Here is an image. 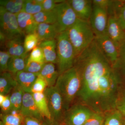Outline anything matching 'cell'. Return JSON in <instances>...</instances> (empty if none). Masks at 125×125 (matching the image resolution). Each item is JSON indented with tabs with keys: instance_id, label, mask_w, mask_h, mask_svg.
Instances as JSON below:
<instances>
[{
	"instance_id": "1",
	"label": "cell",
	"mask_w": 125,
	"mask_h": 125,
	"mask_svg": "<svg viewBox=\"0 0 125 125\" xmlns=\"http://www.w3.org/2000/svg\"><path fill=\"white\" fill-rule=\"evenodd\" d=\"M120 89L113 66H101L83 76L78 102L87 105L95 112L104 114L116 109Z\"/></svg>"
},
{
	"instance_id": "2",
	"label": "cell",
	"mask_w": 125,
	"mask_h": 125,
	"mask_svg": "<svg viewBox=\"0 0 125 125\" xmlns=\"http://www.w3.org/2000/svg\"><path fill=\"white\" fill-rule=\"evenodd\" d=\"M81 85L80 74L75 66L59 75L55 85L62 96L65 112L74 104Z\"/></svg>"
},
{
	"instance_id": "3",
	"label": "cell",
	"mask_w": 125,
	"mask_h": 125,
	"mask_svg": "<svg viewBox=\"0 0 125 125\" xmlns=\"http://www.w3.org/2000/svg\"><path fill=\"white\" fill-rule=\"evenodd\" d=\"M66 31L76 57L88 47L95 39V34L89 21L80 19H78Z\"/></svg>"
},
{
	"instance_id": "4",
	"label": "cell",
	"mask_w": 125,
	"mask_h": 125,
	"mask_svg": "<svg viewBox=\"0 0 125 125\" xmlns=\"http://www.w3.org/2000/svg\"><path fill=\"white\" fill-rule=\"evenodd\" d=\"M57 42V65L59 75L74 66L76 57L73 45L70 42L67 31L58 34Z\"/></svg>"
},
{
	"instance_id": "5",
	"label": "cell",
	"mask_w": 125,
	"mask_h": 125,
	"mask_svg": "<svg viewBox=\"0 0 125 125\" xmlns=\"http://www.w3.org/2000/svg\"><path fill=\"white\" fill-rule=\"evenodd\" d=\"M53 10L56 17L54 25L58 34L67 31L79 19L67 1L57 4Z\"/></svg>"
},
{
	"instance_id": "6",
	"label": "cell",
	"mask_w": 125,
	"mask_h": 125,
	"mask_svg": "<svg viewBox=\"0 0 125 125\" xmlns=\"http://www.w3.org/2000/svg\"><path fill=\"white\" fill-rule=\"evenodd\" d=\"M51 116L52 121L62 123L65 111L61 94L55 85L47 87L44 92Z\"/></svg>"
},
{
	"instance_id": "7",
	"label": "cell",
	"mask_w": 125,
	"mask_h": 125,
	"mask_svg": "<svg viewBox=\"0 0 125 125\" xmlns=\"http://www.w3.org/2000/svg\"><path fill=\"white\" fill-rule=\"evenodd\" d=\"M94 112L87 105L75 103L65 112L62 125H83Z\"/></svg>"
},
{
	"instance_id": "8",
	"label": "cell",
	"mask_w": 125,
	"mask_h": 125,
	"mask_svg": "<svg viewBox=\"0 0 125 125\" xmlns=\"http://www.w3.org/2000/svg\"><path fill=\"white\" fill-rule=\"evenodd\" d=\"M0 33L7 40L24 35L19 26L16 15L9 12L1 6H0Z\"/></svg>"
},
{
	"instance_id": "9",
	"label": "cell",
	"mask_w": 125,
	"mask_h": 125,
	"mask_svg": "<svg viewBox=\"0 0 125 125\" xmlns=\"http://www.w3.org/2000/svg\"><path fill=\"white\" fill-rule=\"evenodd\" d=\"M108 20L107 11L93 5L89 22L95 37L107 35Z\"/></svg>"
},
{
	"instance_id": "10",
	"label": "cell",
	"mask_w": 125,
	"mask_h": 125,
	"mask_svg": "<svg viewBox=\"0 0 125 125\" xmlns=\"http://www.w3.org/2000/svg\"><path fill=\"white\" fill-rule=\"evenodd\" d=\"M95 39L103 53L113 66L118 58V48L107 35L97 36Z\"/></svg>"
},
{
	"instance_id": "11",
	"label": "cell",
	"mask_w": 125,
	"mask_h": 125,
	"mask_svg": "<svg viewBox=\"0 0 125 125\" xmlns=\"http://www.w3.org/2000/svg\"><path fill=\"white\" fill-rule=\"evenodd\" d=\"M107 33L108 36L119 49L120 45L125 40V32L114 16H108Z\"/></svg>"
},
{
	"instance_id": "12",
	"label": "cell",
	"mask_w": 125,
	"mask_h": 125,
	"mask_svg": "<svg viewBox=\"0 0 125 125\" xmlns=\"http://www.w3.org/2000/svg\"><path fill=\"white\" fill-rule=\"evenodd\" d=\"M20 111L24 117H31L42 121L43 118L36 105L31 93L24 92Z\"/></svg>"
},
{
	"instance_id": "13",
	"label": "cell",
	"mask_w": 125,
	"mask_h": 125,
	"mask_svg": "<svg viewBox=\"0 0 125 125\" xmlns=\"http://www.w3.org/2000/svg\"><path fill=\"white\" fill-rule=\"evenodd\" d=\"M67 1L79 19L89 21L93 11V0H70Z\"/></svg>"
},
{
	"instance_id": "14",
	"label": "cell",
	"mask_w": 125,
	"mask_h": 125,
	"mask_svg": "<svg viewBox=\"0 0 125 125\" xmlns=\"http://www.w3.org/2000/svg\"><path fill=\"white\" fill-rule=\"evenodd\" d=\"M113 67L120 89L125 92V40L119 47L118 58Z\"/></svg>"
},
{
	"instance_id": "15",
	"label": "cell",
	"mask_w": 125,
	"mask_h": 125,
	"mask_svg": "<svg viewBox=\"0 0 125 125\" xmlns=\"http://www.w3.org/2000/svg\"><path fill=\"white\" fill-rule=\"evenodd\" d=\"M16 15L19 26L24 35L36 32L38 24L33 15L22 11Z\"/></svg>"
},
{
	"instance_id": "16",
	"label": "cell",
	"mask_w": 125,
	"mask_h": 125,
	"mask_svg": "<svg viewBox=\"0 0 125 125\" xmlns=\"http://www.w3.org/2000/svg\"><path fill=\"white\" fill-rule=\"evenodd\" d=\"M22 37H18L6 40L5 46L11 57L26 58L28 53L25 51L24 42L22 40Z\"/></svg>"
},
{
	"instance_id": "17",
	"label": "cell",
	"mask_w": 125,
	"mask_h": 125,
	"mask_svg": "<svg viewBox=\"0 0 125 125\" xmlns=\"http://www.w3.org/2000/svg\"><path fill=\"white\" fill-rule=\"evenodd\" d=\"M38 46L42 49L46 63L57 64V42L56 39L43 41Z\"/></svg>"
},
{
	"instance_id": "18",
	"label": "cell",
	"mask_w": 125,
	"mask_h": 125,
	"mask_svg": "<svg viewBox=\"0 0 125 125\" xmlns=\"http://www.w3.org/2000/svg\"><path fill=\"white\" fill-rule=\"evenodd\" d=\"M38 75L23 71L18 72L15 75L18 85L25 93H31L34 83Z\"/></svg>"
},
{
	"instance_id": "19",
	"label": "cell",
	"mask_w": 125,
	"mask_h": 125,
	"mask_svg": "<svg viewBox=\"0 0 125 125\" xmlns=\"http://www.w3.org/2000/svg\"><path fill=\"white\" fill-rule=\"evenodd\" d=\"M18 85L15 75L8 71L1 73L0 76V94L9 95Z\"/></svg>"
},
{
	"instance_id": "20",
	"label": "cell",
	"mask_w": 125,
	"mask_h": 125,
	"mask_svg": "<svg viewBox=\"0 0 125 125\" xmlns=\"http://www.w3.org/2000/svg\"><path fill=\"white\" fill-rule=\"evenodd\" d=\"M36 32L40 42L46 40L56 39L58 34L54 24H39Z\"/></svg>"
},
{
	"instance_id": "21",
	"label": "cell",
	"mask_w": 125,
	"mask_h": 125,
	"mask_svg": "<svg viewBox=\"0 0 125 125\" xmlns=\"http://www.w3.org/2000/svg\"><path fill=\"white\" fill-rule=\"evenodd\" d=\"M39 75L46 81L48 87H50L55 85L59 74L54 64L46 63Z\"/></svg>"
},
{
	"instance_id": "22",
	"label": "cell",
	"mask_w": 125,
	"mask_h": 125,
	"mask_svg": "<svg viewBox=\"0 0 125 125\" xmlns=\"http://www.w3.org/2000/svg\"><path fill=\"white\" fill-rule=\"evenodd\" d=\"M37 107L43 118L52 121L46 98L43 93H32Z\"/></svg>"
},
{
	"instance_id": "23",
	"label": "cell",
	"mask_w": 125,
	"mask_h": 125,
	"mask_svg": "<svg viewBox=\"0 0 125 125\" xmlns=\"http://www.w3.org/2000/svg\"><path fill=\"white\" fill-rule=\"evenodd\" d=\"M24 0H0V5L7 11L17 14L22 10Z\"/></svg>"
},
{
	"instance_id": "24",
	"label": "cell",
	"mask_w": 125,
	"mask_h": 125,
	"mask_svg": "<svg viewBox=\"0 0 125 125\" xmlns=\"http://www.w3.org/2000/svg\"><path fill=\"white\" fill-rule=\"evenodd\" d=\"M26 59L22 57H11L8 63L7 71L15 75L18 72L24 71L27 62Z\"/></svg>"
},
{
	"instance_id": "25",
	"label": "cell",
	"mask_w": 125,
	"mask_h": 125,
	"mask_svg": "<svg viewBox=\"0 0 125 125\" xmlns=\"http://www.w3.org/2000/svg\"><path fill=\"white\" fill-rule=\"evenodd\" d=\"M24 93L23 90L18 85L12 90L10 95L9 94L11 102V109L20 111Z\"/></svg>"
},
{
	"instance_id": "26",
	"label": "cell",
	"mask_w": 125,
	"mask_h": 125,
	"mask_svg": "<svg viewBox=\"0 0 125 125\" xmlns=\"http://www.w3.org/2000/svg\"><path fill=\"white\" fill-rule=\"evenodd\" d=\"M104 125H123L124 116L117 109H115L104 113Z\"/></svg>"
},
{
	"instance_id": "27",
	"label": "cell",
	"mask_w": 125,
	"mask_h": 125,
	"mask_svg": "<svg viewBox=\"0 0 125 125\" xmlns=\"http://www.w3.org/2000/svg\"><path fill=\"white\" fill-rule=\"evenodd\" d=\"M43 0H24L22 11L34 15L43 11L42 3Z\"/></svg>"
},
{
	"instance_id": "28",
	"label": "cell",
	"mask_w": 125,
	"mask_h": 125,
	"mask_svg": "<svg viewBox=\"0 0 125 125\" xmlns=\"http://www.w3.org/2000/svg\"><path fill=\"white\" fill-rule=\"evenodd\" d=\"M34 18L38 24L47 23L54 24L56 22L55 14L54 10L43 11L33 15Z\"/></svg>"
},
{
	"instance_id": "29",
	"label": "cell",
	"mask_w": 125,
	"mask_h": 125,
	"mask_svg": "<svg viewBox=\"0 0 125 125\" xmlns=\"http://www.w3.org/2000/svg\"><path fill=\"white\" fill-rule=\"evenodd\" d=\"M1 118L4 125H22L24 119L22 114L16 115L10 113H2Z\"/></svg>"
},
{
	"instance_id": "30",
	"label": "cell",
	"mask_w": 125,
	"mask_h": 125,
	"mask_svg": "<svg viewBox=\"0 0 125 125\" xmlns=\"http://www.w3.org/2000/svg\"><path fill=\"white\" fill-rule=\"evenodd\" d=\"M114 12V16L117 18L122 29L125 31V1H118Z\"/></svg>"
},
{
	"instance_id": "31",
	"label": "cell",
	"mask_w": 125,
	"mask_h": 125,
	"mask_svg": "<svg viewBox=\"0 0 125 125\" xmlns=\"http://www.w3.org/2000/svg\"><path fill=\"white\" fill-rule=\"evenodd\" d=\"M39 42V38L36 32L26 35L24 40V46L25 51L28 53L32 51L37 46Z\"/></svg>"
},
{
	"instance_id": "32",
	"label": "cell",
	"mask_w": 125,
	"mask_h": 125,
	"mask_svg": "<svg viewBox=\"0 0 125 125\" xmlns=\"http://www.w3.org/2000/svg\"><path fill=\"white\" fill-rule=\"evenodd\" d=\"M27 61L46 63L44 54L40 47L37 46L32 50Z\"/></svg>"
},
{
	"instance_id": "33",
	"label": "cell",
	"mask_w": 125,
	"mask_h": 125,
	"mask_svg": "<svg viewBox=\"0 0 125 125\" xmlns=\"http://www.w3.org/2000/svg\"><path fill=\"white\" fill-rule=\"evenodd\" d=\"M46 63L27 61L24 71L39 75Z\"/></svg>"
},
{
	"instance_id": "34",
	"label": "cell",
	"mask_w": 125,
	"mask_h": 125,
	"mask_svg": "<svg viewBox=\"0 0 125 125\" xmlns=\"http://www.w3.org/2000/svg\"><path fill=\"white\" fill-rule=\"evenodd\" d=\"M48 87L46 81L39 75L34 83L31 90V93H43Z\"/></svg>"
},
{
	"instance_id": "35",
	"label": "cell",
	"mask_w": 125,
	"mask_h": 125,
	"mask_svg": "<svg viewBox=\"0 0 125 125\" xmlns=\"http://www.w3.org/2000/svg\"><path fill=\"white\" fill-rule=\"evenodd\" d=\"M104 114L94 112L83 125H104Z\"/></svg>"
},
{
	"instance_id": "36",
	"label": "cell",
	"mask_w": 125,
	"mask_h": 125,
	"mask_svg": "<svg viewBox=\"0 0 125 125\" xmlns=\"http://www.w3.org/2000/svg\"><path fill=\"white\" fill-rule=\"evenodd\" d=\"M11 56L7 51L0 52V70L1 73L8 70V63Z\"/></svg>"
},
{
	"instance_id": "37",
	"label": "cell",
	"mask_w": 125,
	"mask_h": 125,
	"mask_svg": "<svg viewBox=\"0 0 125 125\" xmlns=\"http://www.w3.org/2000/svg\"><path fill=\"white\" fill-rule=\"evenodd\" d=\"M116 109L119 111L123 116H125V92L120 89L116 101Z\"/></svg>"
},
{
	"instance_id": "38",
	"label": "cell",
	"mask_w": 125,
	"mask_h": 125,
	"mask_svg": "<svg viewBox=\"0 0 125 125\" xmlns=\"http://www.w3.org/2000/svg\"><path fill=\"white\" fill-rule=\"evenodd\" d=\"M64 1V0H43L42 5L43 10L47 11H52L55 8L57 4Z\"/></svg>"
},
{
	"instance_id": "39",
	"label": "cell",
	"mask_w": 125,
	"mask_h": 125,
	"mask_svg": "<svg viewBox=\"0 0 125 125\" xmlns=\"http://www.w3.org/2000/svg\"><path fill=\"white\" fill-rule=\"evenodd\" d=\"M113 0H93V4L100 7L106 10L107 11L111 6Z\"/></svg>"
},
{
	"instance_id": "40",
	"label": "cell",
	"mask_w": 125,
	"mask_h": 125,
	"mask_svg": "<svg viewBox=\"0 0 125 125\" xmlns=\"http://www.w3.org/2000/svg\"><path fill=\"white\" fill-rule=\"evenodd\" d=\"M0 106L2 114H7L11 111V105L9 95L6 96L5 101L0 104Z\"/></svg>"
},
{
	"instance_id": "41",
	"label": "cell",
	"mask_w": 125,
	"mask_h": 125,
	"mask_svg": "<svg viewBox=\"0 0 125 125\" xmlns=\"http://www.w3.org/2000/svg\"><path fill=\"white\" fill-rule=\"evenodd\" d=\"M23 124L24 125H44L42 121L31 117H24Z\"/></svg>"
},
{
	"instance_id": "42",
	"label": "cell",
	"mask_w": 125,
	"mask_h": 125,
	"mask_svg": "<svg viewBox=\"0 0 125 125\" xmlns=\"http://www.w3.org/2000/svg\"><path fill=\"white\" fill-rule=\"evenodd\" d=\"M6 96H5L1 94H0V104H1L5 101L6 98Z\"/></svg>"
},
{
	"instance_id": "43",
	"label": "cell",
	"mask_w": 125,
	"mask_h": 125,
	"mask_svg": "<svg viewBox=\"0 0 125 125\" xmlns=\"http://www.w3.org/2000/svg\"><path fill=\"white\" fill-rule=\"evenodd\" d=\"M44 125H61L59 123H56V122H54L52 121V123H51L49 125H46L45 124H44Z\"/></svg>"
},
{
	"instance_id": "44",
	"label": "cell",
	"mask_w": 125,
	"mask_h": 125,
	"mask_svg": "<svg viewBox=\"0 0 125 125\" xmlns=\"http://www.w3.org/2000/svg\"><path fill=\"white\" fill-rule=\"evenodd\" d=\"M123 125H125V116H124L123 119Z\"/></svg>"
},
{
	"instance_id": "45",
	"label": "cell",
	"mask_w": 125,
	"mask_h": 125,
	"mask_svg": "<svg viewBox=\"0 0 125 125\" xmlns=\"http://www.w3.org/2000/svg\"><path fill=\"white\" fill-rule=\"evenodd\" d=\"M0 125H4V123H3V122L1 121L0 122Z\"/></svg>"
},
{
	"instance_id": "46",
	"label": "cell",
	"mask_w": 125,
	"mask_h": 125,
	"mask_svg": "<svg viewBox=\"0 0 125 125\" xmlns=\"http://www.w3.org/2000/svg\"><path fill=\"white\" fill-rule=\"evenodd\" d=\"M22 125H24V124H23Z\"/></svg>"
},
{
	"instance_id": "47",
	"label": "cell",
	"mask_w": 125,
	"mask_h": 125,
	"mask_svg": "<svg viewBox=\"0 0 125 125\" xmlns=\"http://www.w3.org/2000/svg\"></svg>"
},
{
	"instance_id": "48",
	"label": "cell",
	"mask_w": 125,
	"mask_h": 125,
	"mask_svg": "<svg viewBox=\"0 0 125 125\" xmlns=\"http://www.w3.org/2000/svg\"></svg>"
}]
</instances>
